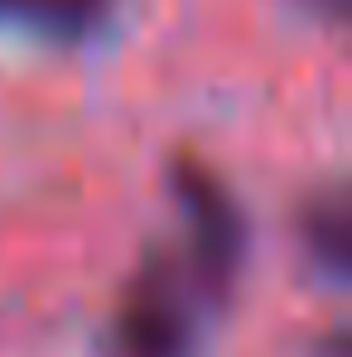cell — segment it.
Wrapping results in <instances>:
<instances>
[{
    "label": "cell",
    "instance_id": "cell-1",
    "mask_svg": "<svg viewBox=\"0 0 352 357\" xmlns=\"http://www.w3.org/2000/svg\"><path fill=\"white\" fill-rule=\"evenodd\" d=\"M193 343H198L193 304L178 275L160 261L140 271V280L116 304L102 357H193Z\"/></svg>",
    "mask_w": 352,
    "mask_h": 357
},
{
    "label": "cell",
    "instance_id": "cell-2",
    "mask_svg": "<svg viewBox=\"0 0 352 357\" xmlns=\"http://www.w3.org/2000/svg\"><path fill=\"white\" fill-rule=\"evenodd\" d=\"M174 193H178V213L188 222V241H193L198 285L222 295L232 285L236 266H241V213L232 208L227 188L203 165H178Z\"/></svg>",
    "mask_w": 352,
    "mask_h": 357
},
{
    "label": "cell",
    "instance_id": "cell-3",
    "mask_svg": "<svg viewBox=\"0 0 352 357\" xmlns=\"http://www.w3.org/2000/svg\"><path fill=\"white\" fill-rule=\"evenodd\" d=\"M112 0H0V24H20L29 34L44 39H87L102 20H107Z\"/></svg>",
    "mask_w": 352,
    "mask_h": 357
},
{
    "label": "cell",
    "instance_id": "cell-4",
    "mask_svg": "<svg viewBox=\"0 0 352 357\" xmlns=\"http://www.w3.org/2000/svg\"><path fill=\"white\" fill-rule=\"evenodd\" d=\"M304 241L314 251V261L328 271V280H348L352 266V227L343 203H314L309 222H304Z\"/></svg>",
    "mask_w": 352,
    "mask_h": 357
}]
</instances>
